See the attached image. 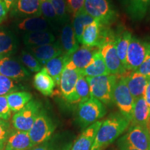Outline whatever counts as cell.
<instances>
[{
	"mask_svg": "<svg viewBox=\"0 0 150 150\" xmlns=\"http://www.w3.org/2000/svg\"><path fill=\"white\" fill-rule=\"evenodd\" d=\"M130 121L121 113L115 112L102 122L91 150H101L109 145L128 127Z\"/></svg>",
	"mask_w": 150,
	"mask_h": 150,
	"instance_id": "1",
	"label": "cell"
},
{
	"mask_svg": "<svg viewBox=\"0 0 150 150\" xmlns=\"http://www.w3.org/2000/svg\"><path fill=\"white\" fill-rule=\"evenodd\" d=\"M115 38L116 34L107 28L104 31V40L99 47V50L104 60L109 74L121 75L126 72L127 70L117 55Z\"/></svg>",
	"mask_w": 150,
	"mask_h": 150,
	"instance_id": "2",
	"label": "cell"
},
{
	"mask_svg": "<svg viewBox=\"0 0 150 150\" xmlns=\"http://www.w3.org/2000/svg\"><path fill=\"white\" fill-rule=\"evenodd\" d=\"M90 86L92 97L98 99L103 104H113V91L117 75L107 74L95 77H86Z\"/></svg>",
	"mask_w": 150,
	"mask_h": 150,
	"instance_id": "3",
	"label": "cell"
},
{
	"mask_svg": "<svg viewBox=\"0 0 150 150\" xmlns=\"http://www.w3.org/2000/svg\"><path fill=\"white\" fill-rule=\"evenodd\" d=\"M83 9L104 26L109 25L117 18V12L108 0H85Z\"/></svg>",
	"mask_w": 150,
	"mask_h": 150,
	"instance_id": "4",
	"label": "cell"
},
{
	"mask_svg": "<svg viewBox=\"0 0 150 150\" xmlns=\"http://www.w3.org/2000/svg\"><path fill=\"white\" fill-rule=\"evenodd\" d=\"M106 113L104 105L98 99L91 97L83 102H81L78 107V120L81 127H89L104 117Z\"/></svg>",
	"mask_w": 150,
	"mask_h": 150,
	"instance_id": "5",
	"label": "cell"
},
{
	"mask_svg": "<svg viewBox=\"0 0 150 150\" xmlns=\"http://www.w3.org/2000/svg\"><path fill=\"white\" fill-rule=\"evenodd\" d=\"M113 102L117 105L122 115L131 122L135 99L130 93L126 81L122 75L117 76L114 88Z\"/></svg>",
	"mask_w": 150,
	"mask_h": 150,
	"instance_id": "6",
	"label": "cell"
},
{
	"mask_svg": "<svg viewBox=\"0 0 150 150\" xmlns=\"http://www.w3.org/2000/svg\"><path fill=\"white\" fill-rule=\"evenodd\" d=\"M150 53V42L132 36L127 50V71H136Z\"/></svg>",
	"mask_w": 150,
	"mask_h": 150,
	"instance_id": "7",
	"label": "cell"
},
{
	"mask_svg": "<svg viewBox=\"0 0 150 150\" xmlns=\"http://www.w3.org/2000/svg\"><path fill=\"white\" fill-rule=\"evenodd\" d=\"M55 126L44 110H41L28 134L33 146L40 145L50 138Z\"/></svg>",
	"mask_w": 150,
	"mask_h": 150,
	"instance_id": "8",
	"label": "cell"
},
{
	"mask_svg": "<svg viewBox=\"0 0 150 150\" xmlns=\"http://www.w3.org/2000/svg\"><path fill=\"white\" fill-rule=\"evenodd\" d=\"M41 104L31 100L24 107L17 112L12 120L13 125L17 130L28 132L41 111Z\"/></svg>",
	"mask_w": 150,
	"mask_h": 150,
	"instance_id": "9",
	"label": "cell"
},
{
	"mask_svg": "<svg viewBox=\"0 0 150 150\" xmlns=\"http://www.w3.org/2000/svg\"><path fill=\"white\" fill-rule=\"evenodd\" d=\"M98 50V47L81 46L74 53L70 56L66 55L67 59L65 67L81 72L93 62L94 55Z\"/></svg>",
	"mask_w": 150,
	"mask_h": 150,
	"instance_id": "10",
	"label": "cell"
},
{
	"mask_svg": "<svg viewBox=\"0 0 150 150\" xmlns=\"http://www.w3.org/2000/svg\"><path fill=\"white\" fill-rule=\"evenodd\" d=\"M80 71L65 67L60 80V89L62 95L67 102L75 103V86L80 76Z\"/></svg>",
	"mask_w": 150,
	"mask_h": 150,
	"instance_id": "11",
	"label": "cell"
},
{
	"mask_svg": "<svg viewBox=\"0 0 150 150\" xmlns=\"http://www.w3.org/2000/svg\"><path fill=\"white\" fill-rule=\"evenodd\" d=\"M123 138L139 150H150V132L146 127L132 125Z\"/></svg>",
	"mask_w": 150,
	"mask_h": 150,
	"instance_id": "12",
	"label": "cell"
},
{
	"mask_svg": "<svg viewBox=\"0 0 150 150\" xmlns=\"http://www.w3.org/2000/svg\"><path fill=\"white\" fill-rule=\"evenodd\" d=\"M0 74L13 80L22 79L30 76V73L23 65L10 56L0 59Z\"/></svg>",
	"mask_w": 150,
	"mask_h": 150,
	"instance_id": "13",
	"label": "cell"
},
{
	"mask_svg": "<svg viewBox=\"0 0 150 150\" xmlns=\"http://www.w3.org/2000/svg\"><path fill=\"white\" fill-rule=\"evenodd\" d=\"M121 75L126 81L127 85L135 100L144 96L149 79L148 76L137 71H130L129 73L127 71Z\"/></svg>",
	"mask_w": 150,
	"mask_h": 150,
	"instance_id": "14",
	"label": "cell"
},
{
	"mask_svg": "<svg viewBox=\"0 0 150 150\" xmlns=\"http://www.w3.org/2000/svg\"><path fill=\"white\" fill-rule=\"evenodd\" d=\"M29 50L41 65H45L50 60L64 54L61 45L58 42L37 47H29Z\"/></svg>",
	"mask_w": 150,
	"mask_h": 150,
	"instance_id": "15",
	"label": "cell"
},
{
	"mask_svg": "<svg viewBox=\"0 0 150 150\" xmlns=\"http://www.w3.org/2000/svg\"><path fill=\"white\" fill-rule=\"evenodd\" d=\"M41 3L42 0H18L11 11L20 17H40Z\"/></svg>",
	"mask_w": 150,
	"mask_h": 150,
	"instance_id": "16",
	"label": "cell"
},
{
	"mask_svg": "<svg viewBox=\"0 0 150 150\" xmlns=\"http://www.w3.org/2000/svg\"><path fill=\"white\" fill-rule=\"evenodd\" d=\"M122 3L133 21L142 20L150 6V0H122Z\"/></svg>",
	"mask_w": 150,
	"mask_h": 150,
	"instance_id": "17",
	"label": "cell"
},
{
	"mask_svg": "<svg viewBox=\"0 0 150 150\" xmlns=\"http://www.w3.org/2000/svg\"><path fill=\"white\" fill-rule=\"evenodd\" d=\"M150 112L145 97H141L135 100L132 113V125H139L148 129ZM149 130V129H148Z\"/></svg>",
	"mask_w": 150,
	"mask_h": 150,
	"instance_id": "18",
	"label": "cell"
},
{
	"mask_svg": "<svg viewBox=\"0 0 150 150\" xmlns=\"http://www.w3.org/2000/svg\"><path fill=\"white\" fill-rule=\"evenodd\" d=\"M102 122L97 121L88 127L74 142L71 150H91Z\"/></svg>",
	"mask_w": 150,
	"mask_h": 150,
	"instance_id": "19",
	"label": "cell"
},
{
	"mask_svg": "<svg viewBox=\"0 0 150 150\" xmlns=\"http://www.w3.org/2000/svg\"><path fill=\"white\" fill-rule=\"evenodd\" d=\"M102 27L99 22L95 21L85 27L81 38V44L91 47H98L102 42Z\"/></svg>",
	"mask_w": 150,
	"mask_h": 150,
	"instance_id": "20",
	"label": "cell"
},
{
	"mask_svg": "<svg viewBox=\"0 0 150 150\" xmlns=\"http://www.w3.org/2000/svg\"><path fill=\"white\" fill-rule=\"evenodd\" d=\"M33 85L35 89L43 95L50 96L54 93L56 83L44 67L33 77Z\"/></svg>",
	"mask_w": 150,
	"mask_h": 150,
	"instance_id": "21",
	"label": "cell"
},
{
	"mask_svg": "<svg viewBox=\"0 0 150 150\" xmlns=\"http://www.w3.org/2000/svg\"><path fill=\"white\" fill-rule=\"evenodd\" d=\"M79 43L75 37L74 29L70 24L63 27L61 34V45L64 54L70 56L79 48Z\"/></svg>",
	"mask_w": 150,
	"mask_h": 150,
	"instance_id": "22",
	"label": "cell"
},
{
	"mask_svg": "<svg viewBox=\"0 0 150 150\" xmlns=\"http://www.w3.org/2000/svg\"><path fill=\"white\" fill-rule=\"evenodd\" d=\"M33 146L28 132L18 131L9 136L4 150H27Z\"/></svg>",
	"mask_w": 150,
	"mask_h": 150,
	"instance_id": "23",
	"label": "cell"
},
{
	"mask_svg": "<svg viewBox=\"0 0 150 150\" xmlns=\"http://www.w3.org/2000/svg\"><path fill=\"white\" fill-rule=\"evenodd\" d=\"M80 73L86 77H95L110 74L99 50L97 51L94 55L93 62L88 66L81 71Z\"/></svg>",
	"mask_w": 150,
	"mask_h": 150,
	"instance_id": "24",
	"label": "cell"
},
{
	"mask_svg": "<svg viewBox=\"0 0 150 150\" xmlns=\"http://www.w3.org/2000/svg\"><path fill=\"white\" fill-rule=\"evenodd\" d=\"M50 22L43 17H29L18 24V28L27 33L49 31Z\"/></svg>",
	"mask_w": 150,
	"mask_h": 150,
	"instance_id": "25",
	"label": "cell"
},
{
	"mask_svg": "<svg viewBox=\"0 0 150 150\" xmlns=\"http://www.w3.org/2000/svg\"><path fill=\"white\" fill-rule=\"evenodd\" d=\"M23 40L24 45L29 47L50 44L55 41V37L50 31H36L25 33Z\"/></svg>",
	"mask_w": 150,
	"mask_h": 150,
	"instance_id": "26",
	"label": "cell"
},
{
	"mask_svg": "<svg viewBox=\"0 0 150 150\" xmlns=\"http://www.w3.org/2000/svg\"><path fill=\"white\" fill-rule=\"evenodd\" d=\"M67 57L65 54L58 56L48 61L44 67L52 76L56 85H59L61 76L66 65Z\"/></svg>",
	"mask_w": 150,
	"mask_h": 150,
	"instance_id": "27",
	"label": "cell"
},
{
	"mask_svg": "<svg viewBox=\"0 0 150 150\" xmlns=\"http://www.w3.org/2000/svg\"><path fill=\"white\" fill-rule=\"evenodd\" d=\"M74 17L73 20V29L75 37L79 43L81 44V38L85 27L96 21L93 18L87 13L84 9H81Z\"/></svg>",
	"mask_w": 150,
	"mask_h": 150,
	"instance_id": "28",
	"label": "cell"
},
{
	"mask_svg": "<svg viewBox=\"0 0 150 150\" xmlns=\"http://www.w3.org/2000/svg\"><path fill=\"white\" fill-rule=\"evenodd\" d=\"M9 107L13 112H17L22 109L31 101L32 95L28 92H13L6 95Z\"/></svg>",
	"mask_w": 150,
	"mask_h": 150,
	"instance_id": "29",
	"label": "cell"
},
{
	"mask_svg": "<svg viewBox=\"0 0 150 150\" xmlns=\"http://www.w3.org/2000/svg\"><path fill=\"white\" fill-rule=\"evenodd\" d=\"M17 49L16 39L13 33L0 30V59L11 55Z\"/></svg>",
	"mask_w": 150,
	"mask_h": 150,
	"instance_id": "30",
	"label": "cell"
},
{
	"mask_svg": "<svg viewBox=\"0 0 150 150\" xmlns=\"http://www.w3.org/2000/svg\"><path fill=\"white\" fill-rule=\"evenodd\" d=\"M131 38H132V35H131V32L127 30H124V31H120L118 34H116L115 45L117 55L125 69H126L127 50H128Z\"/></svg>",
	"mask_w": 150,
	"mask_h": 150,
	"instance_id": "31",
	"label": "cell"
},
{
	"mask_svg": "<svg viewBox=\"0 0 150 150\" xmlns=\"http://www.w3.org/2000/svg\"><path fill=\"white\" fill-rule=\"evenodd\" d=\"M91 97V90L87 79L80 74L75 86V103L86 102Z\"/></svg>",
	"mask_w": 150,
	"mask_h": 150,
	"instance_id": "32",
	"label": "cell"
},
{
	"mask_svg": "<svg viewBox=\"0 0 150 150\" xmlns=\"http://www.w3.org/2000/svg\"><path fill=\"white\" fill-rule=\"evenodd\" d=\"M20 61L31 72H38L42 68L41 63L33 54L26 51H22L20 56Z\"/></svg>",
	"mask_w": 150,
	"mask_h": 150,
	"instance_id": "33",
	"label": "cell"
},
{
	"mask_svg": "<svg viewBox=\"0 0 150 150\" xmlns=\"http://www.w3.org/2000/svg\"><path fill=\"white\" fill-rule=\"evenodd\" d=\"M19 89L14 80L0 74V96H6Z\"/></svg>",
	"mask_w": 150,
	"mask_h": 150,
	"instance_id": "34",
	"label": "cell"
},
{
	"mask_svg": "<svg viewBox=\"0 0 150 150\" xmlns=\"http://www.w3.org/2000/svg\"><path fill=\"white\" fill-rule=\"evenodd\" d=\"M53 6L56 16L59 22H65L67 18V11L68 10L66 0H50Z\"/></svg>",
	"mask_w": 150,
	"mask_h": 150,
	"instance_id": "35",
	"label": "cell"
},
{
	"mask_svg": "<svg viewBox=\"0 0 150 150\" xmlns=\"http://www.w3.org/2000/svg\"><path fill=\"white\" fill-rule=\"evenodd\" d=\"M41 13L43 18L52 22H59L56 12L50 1H43L41 3Z\"/></svg>",
	"mask_w": 150,
	"mask_h": 150,
	"instance_id": "36",
	"label": "cell"
},
{
	"mask_svg": "<svg viewBox=\"0 0 150 150\" xmlns=\"http://www.w3.org/2000/svg\"><path fill=\"white\" fill-rule=\"evenodd\" d=\"M11 111L6 96H0V119L8 120L11 117Z\"/></svg>",
	"mask_w": 150,
	"mask_h": 150,
	"instance_id": "37",
	"label": "cell"
},
{
	"mask_svg": "<svg viewBox=\"0 0 150 150\" xmlns=\"http://www.w3.org/2000/svg\"><path fill=\"white\" fill-rule=\"evenodd\" d=\"M85 0H67V8L73 16L83 8Z\"/></svg>",
	"mask_w": 150,
	"mask_h": 150,
	"instance_id": "38",
	"label": "cell"
},
{
	"mask_svg": "<svg viewBox=\"0 0 150 150\" xmlns=\"http://www.w3.org/2000/svg\"><path fill=\"white\" fill-rule=\"evenodd\" d=\"M10 134V125L8 122L0 119V145L4 143L8 138Z\"/></svg>",
	"mask_w": 150,
	"mask_h": 150,
	"instance_id": "39",
	"label": "cell"
},
{
	"mask_svg": "<svg viewBox=\"0 0 150 150\" xmlns=\"http://www.w3.org/2000/svg\"><path fill=\"white\" fill-rule=\"evenodd\" d=\"M137 72L140 74L147 76L148 77L150 76V53L146 57L143 63L140 65V66L137 69Z\"/></svg>",
	"mask_w": 150,
	"mask_h": 150,
	"instance_id": "40",
	"label": "cell"
},
{
	"mask_svg": "<svg viewBox=\"0 0 150 150\" xmlns=\"http://www.w3.org/2000/svg\"><path fill=\"white\" fill-rule=\"evenodd\" d=\"M118 143H119V147L120 150H139L131 146L130 144L128 143L126 140L124 139L123 137L119 140Z\"/></svg>",
	"mask_w": 150,
	"mask_h": 150,
	"instance_id": "41",
	"label": "cell"
},
{
	"mask_svg": "<svg viewBox=\"0 0 150 150\" xmlns=\"http://www.w3.org/2000/svg\"><path fill=\"white\" fill-rule=\"evenodd\" d=\"M8 12V11L6 5L2 1H0V24L4 21L5 19L6 18Z\"/></svg>",
	"mask_w": 150,
	"mask_h": 150,
	"instance_id": "42",
	"label": "cell"
},
{
	"mask_svg": "<svg viewBox=\"0 0 150 150\" xmlns=\"http://www.w3.org/2000/svg\"><path fill=\"white\" fill-rule=\"evenodd\" d=\"M144 97H145L146 102H147V104L148 105V107H149V112H150V76L149 77V79H148L147 86V88H146Z\"/></svg>",
	"mask_w": 150,
	"mask_h": 150,
	"instance_id": "43",
	"label": "cell"
},
{
	"mask_svg": "<svg viewBox=\"0 0 150 150\" xmlns=\"http://www.w3.org/2000/svg\"><path fill=\"white\" fill-rule=\"evenodd\" d=\"M0 1H1L6 6L7 9H8V11H9L13 8V7L15 6V5H16L18 0H0Z\"/></svg>",
	"mask_w": 150,
	"mask_h": 150,
	"instance_id": "44",
	"label": "cell"
},
{
	"mask_svg": "<svg viewBox=\"0 0 150 150\" xmlns=\"http://www.w3.org/2000/svg\"><path fill=\"white\" fill-rule=\"evenodd\" d=\"M31 150H50V149H49L47 146L45 145H39L36 146V147H33V149H31Z\"/></svg>",
	"mask_w": 150,
	"mask_h": 150,
	"instance_id": "45",
	"label": "cell"
},
{
	"mask_svg": "<svg viewBox=\"0 0 150 150\" xmlns=\"http://www.w3.org/2000/svg\"><path fill=\"white\" fill-rule=\"evenodd\" d=\"M3 149H4V146H1V147H0V150H4Z\"/></svg>",
	"mask_w": 150,
	"mask_h": 150,
	"instance_id": "46",
	"label": "cell"
},
{
	"mask_svg": "<svg viewBox=\"0 0 150 150\" xmlns=\"http://www.w3.org/2000/svg\"><path fill=\"white\" fill-rule=\"evenodd\" d=\"M65 150H70V149H69V147H67V149H65Z\"/></svg>",
	"mask_w": 150,
	"mask_h": 150,
	"instance_id": "47",
	"label": "cell"
},
{
	"mask_svg": "<svg viewBox=\"0 0 150 150\" xmlns=\"http://www.w3.org/2000/svg\"><path fill=\"white\" fill-rule=\"evenodd\" d=\"M50 1V0H42V1Z\"/></svg>",
	"mask_w": 150,
	"mask_h": 150,
	"instance_id": "48",
	"label": "cell"
},
{
	"mask_svg": "<svg viewBox=\"0 0 150 150\" xmlns=\"http://www.w3.org/2000/svg\"><path fill=\"white\" fill-rule=\"evenodd\" d=\"M1 146H4V145H0V147H1Z\"/></svg>",
	"mask_w": 150,
	"mask_h": 150,
	"instance_id": "49",
	"label": "cell"
},
{
	"mask_svg": "<svg viewBox=\"0 0 150 150\" xmlns=\"http://www.w3.org/2000/svg\"><path fill=\"white\" fill-rule=\"evenodd\" d=\"M116 150H120V149H116Z\"/></svg>",
	"mask_w": 150,
	"mask_h": 150,
	"instance_id": "50",
	"label": "cell"
},
{
	"mask_svg": "<svg viewBox=\"0 0 150 150\" xmlns=\"http://www.w3.org/2000/svg\"><path fill=\"white\" fill-rule=\"evenodd\" d=\"M149 132H150V129H149Z\"/></svg>",
	"mask_w": 150,
	"mask_h": 150,
	"instance_id": "51",
	"label": "cell"
}]
</instances>
